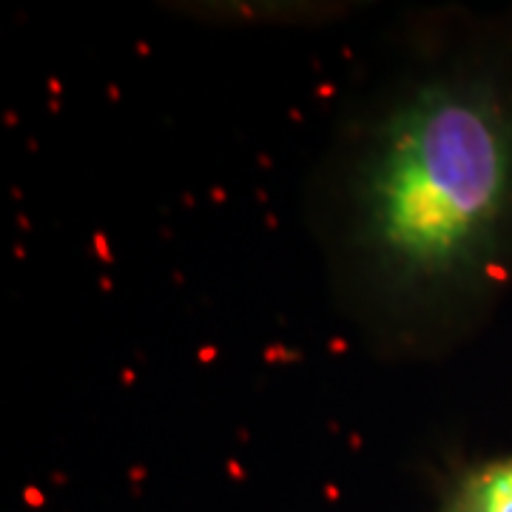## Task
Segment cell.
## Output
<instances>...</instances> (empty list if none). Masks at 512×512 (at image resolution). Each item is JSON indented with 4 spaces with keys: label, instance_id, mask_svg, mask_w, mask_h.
<instances>
[{
    "label": "cell",
    "instance_id": "6da1fadb",
    "mask_svg": "<svg viewBox=\"0 0 512 512\" xmlns=\"http://www.w3.org/2000/svg\"><path fill=\"white\" fill-rule=\"evenodd\" d=\"M356 342L427 365L512 296V6L430 9L333 128L308 185Z\"/></svg>",
    "mask_w": 512,
    "mask_h": 512
},
{
    "label": "cell",
    "instance_id": "7a4b0ae2",
    "mask_svg": "<svg viewBox=\"0 0 512 512\" xmlns=\"http://www.w3.org/2000/svg\"><path fill=\"white\" fill-rule=\"evenodd\" d=\"M439 512H512V453L464 464L450 478Z\"/></svg>",
    "mask_w": 512,
    "mask_h": 512
},
{
    "label": "cell",
    "instance_id": "3957f363",
    "mask_svg": "<svg viewBox=\"0 0 512 512\" xmlns=\"http://www.w3.org/2000/svg\"><path fill=\"white\" fill-rule=\"evenodd\" d=\"M188 9L185 15L211 23H239V20H254V23H285V26H302L313 20H333L339 6L336 3H191V6H174Z\"/></svg>",
    "mask_w": 512,
    "mask_h": 512
}]
</instances>
